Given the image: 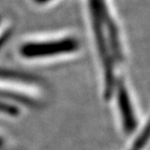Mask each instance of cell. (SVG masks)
Returning <instances> with one entry per match:
<instances>
[{"label": "cell", "mask_w": 150, "mask_h": 150, "mask_svg": "<svg viewBox=\"0 0 150 150\" xmlns=\"http://www.w3.org/2000/svg\"><path fill=\"white\" fill-rule=\"evenodd\" d=\"M36 2L38 3H44V2H46V1H49V0H35Z\"/></svg>", "instance_id": "obj_6"}, {"label": "cell", "mask_w": 150, "mask_h": 150, "mask_svg": "<svg viewBox=\"0 0 150 150\" xmlns=\"http://www.w3.org/2000/svg\"><path fill=\"white\" fill-rule=\"evenodd\" d=\"M93 20V28H94L96 40H97L98 49L100 52V59L104 67V74H105V95L108 97L112 94L115 87L114 80L112 57L108 53L107 41L105 39V33L103 32V11L105 8L103 0H90Z\"/></svg>", "instance_id": "obj_1"}, {"label": "cell", "mask_w": 150, "mask_h": 150, "mask_svg": "<svg viewBox=\"0 0 150 150\" xmlns=\"http://www.w3.org/2000/svg\"><path fill=\"white\" fill-rule=\"evenodd\" d=\"M78 49L79 43L76 39L65 38L59 40L28 42L20 48V54L25 59H39L73 53Z\"/></svg>", "instance_id": "obj_2"}, {"label": "cell", "mask_w": 150, "mask_h": 150, "mask_svg": "<svg viewBox=\"0 0 150 150\" xmlns=\"http://www.w3.org/2000/svg\"><path fill=\"white\" fill-rule=\"evenodd\" d=\"M132 150H137V149H136V148H133V149H132Z\"/></svg>", "instance_id": "obj_8"}, {"label": "cell", "mask_w": 150, "mask_h": 150, "mask_svg": "<svg viewBox=\"0 0 150 150\" xmlns=\"http://www.w3.org/2000/svg\"><path fill=\"white\" fill-rule=\"evenodd\" d=\"M0 79L17 81V82H25V83H34L38 81L37 78H34L33 76L26 73L25 74L22 72H17V71L1 70V69H0Z\"/></svg>", "instance_id": "obj_4"}, {"label": "cell", "mask_w": 150, "mask_h": 150, "mask_svg": "<svg viewBox=\"0 0 150 150\" xmlns=\"http://www.w3.org/2000/svg\"><path fill=\"white\" fill-rule=\"evenodd\" d=\"M2 146H3V140H2L1 139H0V148H1Z\"/></svg>", "instance_id": "obj_7"}, {"label": "cell", "mask_w": 150, "mask_h": 150, "mask_svg": "<svg viewBox=\"0 0 150 150\" xmlns=\"http://www.w3.org/2000/svg\"><path fill=\"white\" fill-rule=\"evenodd\" d=\"M117 101H118V106L125 133H133L137 126V120L133 110V106L130 101V98H129L128 91L122 81H120L117 85Z\"/></svg>", "instance_id": "obj_3"}, {"label": "cell", "mask_w": 150, "mask_h": 150, "mask_svg": "<svg viewBox=\"0 0 150 150\" xmlns=\"http://www.w3.org/2000/svg\"><path fill=\"white\" fill-rule=\"evenodd\" d=\"M0 113H6V114H10V115H17V114L19 113V110L13 105H10V104H8L6 103L0 101Z\"/></svg>", "instance_id": "obj_5"}]
</instances>
